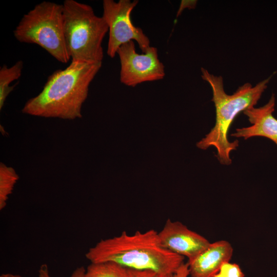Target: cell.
<instances>
[{
    "label": "cell",
    "instance_id": "8fae6325",
    "mask_svg": "<svg viewBox=\"0 0 277 277\" xmlns=\"http://www.w3.org/2000/svg\"><path fill=\"white\" fill-rule=\"evenodd\" d=\"M87 277H132L131 269L112 261L91 263L86 268Z\"/></svg>",
    "mask_w": 277,
    "mask_h": 277
},
{
    "label": "cell",
    "instance_id": "30bf717a",
    "mask_svg": "<svg viewBox=\"0 0 277 277\" xmlns=\"http://www.w3.org/2000/svg\"><path fill=\"white\" fill-rule=\"evenodd\" d=\"M233 249L226 241L211 243L197 256L187 262L191 277H214L222 264L229 262Z\"/></svg>",
    "mask_w": 277,
    "mask_h": 277
},
{
    "label": "cell",
    "instance_id": "ffe728a7",
    "mask_svg": "<svg viewBox=\"0 0 277 277\" xmlns=\"http://www.w3.org/2000/svg\"><path fill=\"white\" fill-rule=\"evenodd\" d=\"M214 277H227V276L219 272L217 273H216L214 275Z\"/></svg>",
    "mask_w": 277,
    "mask_h": 277
},
{
    "label": "cell",
    "instance_id": "9a60e30c",
    "mask_svg": "<svg viewBox=\"0 0 277 277\" xmlns=\"http://www.w3.org/2000/svg\"><path fill=\"white\" fill-rule=\"evenodd\" d=\"M131 273L132 277H170L162 275L150 270H135L131 269Z\"/></svg>",
    "mask_w": 277,
    "mask_h": 277
},
{
    "label": "cell",
    "instance_id": "2e32d148",
    "mask_svg": "<svg viewBox=\"0 0 277 277\" xmlns=\"http://www.w3.org/2000/svg\"><path fill=\"white\" fill-rule=\"evenodd\" d=\"M189 275L188 263H183L172 277H188Z\"/></svg>",
    "mask_w": 277,
    "mask_h": 277
},
{
    "label": "cell",
    "instance_id": "6da1fadb",
    "mask_svg": "<svg viewBox=\"0 0 277 277\" xmlns=\"http://www.w3.org/2000/svg\"><path fill=\"white\" fill-rule=\"evenodd\" d=\"M102 65L72 61L65 69L57 70L48 77L42 91L26 103L22 112L47 118H81L90 84Z\"/></svg>",
    "mask_w": 277,
    "mask_h": 277
},
{
    "label": "cell",
    "instance_id": "d6986e66",
    "mask_svg": "<svg viewBox=\"0 0 277 277\" xmlns=\"http://www.w3.org/2000/svg\"><path fill=\"white\" fill-rule=\"evenodd\" d=\"M0 277H23L21 275L10 273H3Z\"/></svg>",
    "mask_w": 277,
    "mask_h": 277
},
{
    "label": "cell",
    "instance_id": "ac0fdd59",
    "mask_svg": "<svg viewBox=\"0 0 277 277\" xmlns=\"http://www.w3.org/2000/svg\"><path fill=\"white\" fill-rule=\"evenodd\" d=\"M69 277H87L86 269L83 266L78 267L73 270Z\"/></svg>",
    "mask_w": 277,
    "mask_h": 277
},
{
    "label": "cell",
    "instance_id": "7c38bea8",
    "mask_svg": "<svg viewBox=\"0 0 277 277\" xmlns=\"http://www.w3.org/2000/svg\"><path fill=\"white\" fill-rule=\"evenodd\" d=\"M24 63L18 61L8 67L4 65L0 68V109L3 108L8 95L13 91L15 85L10 86L14 81L18 79L22 72Z\"/></svg>",
    "mask_w": 277,
    "mask_h": 277
},
{
    "label": "cell",
    "instance_id": "52a82bcc",
    "mask_svg": "<svg viewBox=\"0 0 277 277\" xmlns=\"http://www.w3.org/2000/svg\"><path fill=\"white\" fill-rule=\"evenodd\" d=\"M117 54L121 64L120 81L126 86L133 87L165 77V67L159 58L156 47L150 46L145 53L138 54L131 41L122 45Z\"/></svg>",
    "mask_w": 277,
    "mask_h": 277
},
{
    "label": "cell",
    "instance_id": "3957f363",
    "mask_svg": "<svg viewBox=\"0 0 277 277\" xmlns=\"http://www.w3.org/2000/svg\"><path fill=\"white\" fill-rule=\"evenodd\" d=\"M202 77L210 85L212 90V101L215 108V123L210 131L196 144L203 150L210 147L215 148L216 157L221 164L229 165L232 163L230 154L239 146V141L230 142L228 134L236 117L242 112L254 107L267 88L270 77L252 86L245 83L231 95L227 94L224 88L221 76H215L202 68Z\"/></svg>",
    "mask_w": 277,
    "mask_h": 277
},
{
    "label": "cell",
    "instance_id": "5b68a950",
    "mask_svg": "<svg viewBox=\"0 0 277 277\" xmlns=\"http://www.w3.org/2000/svg\"><path fill=\"white\" fill-rule=\"evenodd\" d=\"M19 42L34 44L58 62L71 58L64 34L63 5L43 1L24 14L13 31Z\"/></svg>",
    "mask_w": 277,
    "mask_h": 277
},
{
    "label": "cell",
    "instance_id": "e0dca14e",
    "mask_svg": "<svg viewBox=\"0 0 277 277\" xmlns=\"http://www.w3.org/2000/svg\"><path fill=\"white\" fill-rule=\"evenodd\" d=\"M38 277H52L47 264H43L40 266L38 270Z\"/></svg>",
    "mask_w": 277,
    "mask_h": 277
},
{
    "label": "cell",
    "instance_id": "277c9868",
    "mask_svg": "<svg viewBox=\"0 0 277 277\" xmlns=\"http://www.w3.org/2000/svg\"><path fill=\"white\" fill-rule=\"evenodd\" d=\"M62 5L65 37L72 61L102 63V42L109 31L103 17L95 15L90 6L74 0H65Z\"/></svg>",
    "mask_w": 277,
    "mask_h": 277
},
{
    "label": "cell",
    "instance_id": "5bb4252c",
    "mask_svg": "<svg viewBox=\"0 0 277 277\" xmlns=\"http://www.w3.org/2000/svg\"><path fill=\"white\" fill-rule=\"evenodd\" d=\"M219 272L227 277H244L245 274L242 271L239 265L231 263L229 262H225L221 266Z\"/></svg>",
    "mask_w": 277,
    "mask_h": 277
},
{
    "label": "cell",
    "instance_id": "ba28073f",
    "mask_svg": "<svg viewBox=\"0 0 277 277\" xmlns=\"http://www.w3.org/2000/svg\"><path fill=\"white\" fill-rule=\"evenodd\" d=\"M162 246L167 250L186 257L190 261L204 250L210 244L208 240L189 229L179 221L168 219L158 232Z\"/></svg>",
    "mask_w": 277,
    "mask_h": 277
},
{
    "label": "cell",
    "instance_id": "9c48e42d",
    "mask_svg": "<svg viewBox=\"0 0 277 277\" xmlns=\"http://www.w3.org/2000/svg\"><path fill=\"white\" fill-rule=\"evenodd\" d=\"M275 103V96L272 94L265 105L249 108L243 112L252 124L247 127L236 129L231 136L247 140L253 136H262L273 141L277 145V119L273 116Z\"/></svg>",
    "mask_w": 277,
    "mask_h": 277
},
{
    "label": "cell",
    "instance_id": "7a4b0ae2",
    "mask_svg": "<svg viewBox=\"0 0 277 277\" xmlns=\"http://www.w3.org/2000/svg\"><path fill=\"white\" fill-rule=\"evenodd\" d=\"M85 256L91 263L112 261L135 270H150L172 277L184 263V257L162 246L154 229L126 231L102 240L89 248Z\"/></svg>",
    "mask_w": 277,
    "mask_h": 277
},
{
    "label": "cell",
    "instance_id": "4fadbf2b",
    "mask_svg": "<svg viewBox=\"0 0 277 277\" xmlns=\"http://www.w3.org/2000/svg\"><path fill=\"white\" fill-rule=\"evenodd\" d=\"M19 176L11 167L0 164V210L7 205L9 195L12 193Z\"/></svg>",
    "mask_w": 277,
    "mask_h": 277
},
{
    "label": "cell",
    "instance_id": "8992f818",
    "mask_svg": "<svg viewBox=\"0 0 277 277\" xmlns=\"http://www.w3.org/2000/svg\"><path fill=\"white\" fill-rule=\"evenodd\" d=\"M138 3L137 0L103 1L102 17L109 29L107 53L109 57L113 58L118 48L131 41H135L143 53L150 47L149 38L131 21V12Z\"/></svg>",
    "mask_w": 277,
    "mask_h": 277
}]
</instances>
